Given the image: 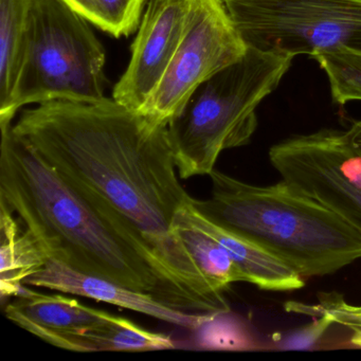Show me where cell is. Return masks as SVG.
<instances>
[{
	"label": "cell",
	"mask_w": 361,
	"mask_h": 361,
	"mask_svg": "<svg viewBox=\"0 0 361 361\" xmlns=\"http://www.w3.org/2000/svg\"><path fill=\"white\" fill-rule=\"evenodd\" d=\"M285 308L287 312L306 314L314 318L327 314L331 317L334 323H338L353 329L354 334H361V306L346 303L342 297L336 293L325 295L324 299H321L320 304L307 305V304L289 301L285 305Z\"/></svg>",
	"instance_id": "obj_19"
},
{
	"label": "cell",
	"mask_w": 361,
	"mask_h": 361,
	"mask_svg": "<svg viewBox=\"0 0 361 361\" xmlns=\"http://www.w3.org/2000/svg\"><path fill=\"white\" fill-rule=\"evenodd\" d=\"M293 59L249 47L240 61L194 90L168 124L180 179L209 176L224 151L249 143L257 107L280 85Z\"/></svg>",
	"instance_id": "obj_4"
},
{
	"label": "cell",
	"mask_w": 361,
	"mask_h": 361,
	"mask_svg": "<svg viewBox=\"0 0 361 361\" xmlns=\"http://www.w3.org/2000/svg\"><path fill=\"white\" fill-rule=\"evenodd\" d=\"M12 128L145 255L179 310L230 312L173 232L177 212L193 197L179 181L168 126L105 97L39 104Z\"/></svg>",
	"instance_id": "obj_1"
},
{
	"label": "cell",
	"mask_w": 361,
	"mask_h": 361,
	"mask_svg": "<svg viewBox=\"0 0 361 361\" xmlns=\"http://www.w3.org/2000/svg\"><path fill=\"white\" fill-rule=\"evenodd\" d=\"M312 59L326 73L336 104L361 101V51L341 48Z\"/></svg>",
	"instance_id": "obj_17"
},
{
	"label": "cell",
	"mask_w": 361,
	"mask_h": 361,
	"mask_svg": "<svg viewBox=\"0 0 361 361\" xmlns=\"http://www.w3.org/2000/svg\"><path fill=\"white\" fill-rule=\"evenodd\" d=\"M12 126H0V202L18 215L50 259L147 293L178 310L168 285L145 255L22 140Z\"/></svg>",
	"instance_id": "obj_2"
},
{
	"label": "cell",
	"mask_w": 361,
	"mask_h": 361,
	"mask_svg": "<svg viewBox=\"0 0 361 361\" xmlns=\"http://www.w3.org/2000/svg\"><path fill=\"white\" fill-rule=\"evenodd\" d=\"M348 132L353 145H355V147H356L359 153L361 154V121L353 122Z\"/></svg>",
	"instance_id": "obj_22"
},
{
	"label": "cell",
	"mask_w": 361,
	"mask_h": 361,
	"mask_svg": "<svg viewBox=\"0 0 361 361\" xmlns=\"http://www.w3.org/2000/svg\"><path fill=\"white\" fill-rule=\"evenodd\" d=\"M192 0H149L126 73L113 99L134 111L145 104L170 66L185 32Z\"/></svg>",
	"instance_id": "obj_9"
},
{
	"label": "cell",
	"mask_w": 361,
	"mask_h": 361,
	"mask_svg": "<svg viewBox=\"0 0 361 361\" xmlns=\"http://www.w3.org/2000/svg\"><path fill=\"white\" fill-rule=\"evenodd\" d=\"M248 48L224 0H192L176 54L137 113L168 126L200 84L240 61Z\"/></svg>",
	"instance_id": "obj_7"
},
{
	"label": "cell",
	"mask_w": 361,
	"mask_h": 361,
	"mask_svg": "<svg viewBox=\"0 0 361 361\" xmlns=\"http://www.w3.org/2000/svg\"><path fill=\"white\" fill-rule=\"evenodd\" d=\"M0 293L16 298L28 290L24 281L45 267L50 261L39 240L23 229L14 213L0 202Z\"/></svg>",
	"instance_id": "obj_13"
},
{
	"label": "cell",
	"mask_w": 361,
	"mask_h": 361,
	"mask_svg": "<svg viewBox=\"0 0 361 361\" xmlns=\"http://www.w3.org/2000/svg\"><path fill=\"white\" fill-rule=\"evenodd\" d=\"M333 323L331 317L327 314L317 317L316 320L310 324L281 337L278 345L282 350H310L316 345Z\"/></svg>",
	"instance_id": "obj_20"
},
{
	"label": "cell",
	"mask_w": 361,
	"mask_h": 361,
	"mask_svg": "<svg viewBox=\"0 0 361 361\" xmlns=\"http://www.w3.org/2000/svg\"><path fill=\"white\" fill-rule=\"evenodd\" d=\"M24 284L113 304L190 331L202 329L207 323L219 316L181 312L158 301L151 295L128 288L107 279L82 274L52 259L45 267L28 276Z\"/></svg>",
	"instance_id": "obj_10"
},
{
	"label": "cell",
	"mask_w": 361,
	"mask_h": 361,
	"mask_svg": "<svg viewBox=\"0 0 361 361\" xmlns=\"http://www.w3.org/2000/svg\"><path fill=\"white\" fill-rule=\"evenodd\" d=\"M98 3L105 32L119 39L130 37L139 28L145 0H98Z\"/></svg>",
	"instance_id": "obj_18"
},
{
	"label": "cell",
	"mask_w": 361,
	"mask_h": 361,
	"mask_svg": "<svg viewBox=\"0 0 361 361\" xmlns=\"http://www.w3.org/2000/svg\"><path fill=\"white\" fill-rule=\"evenodd\" d=\"M35 0H0V111L9 104L20 73Z\"/></svg>",
	"instance_id": "obj_15"
},
{
	"label": "cell",
	"mask_w": 361,
	"mask_h": 361,
	"mask_svg": "<svg viewBox=\"0 0 361 361\" xmlns=\"http://www.w3.org/2000/svg\"><path fill=\"white\" fill-rule=\"evenodd\" d=\"M285 183L339 215L361 235V154L348 130L289 137L269 151Z\"/></svg>",
	"instance_id": "obj_8"
},
{
	"label": "cell",
	"mask_w": 361,
	"mask_h": 361,
	"mask_svg": "<svg viewBox=\"0 0 361 361\" xmlns=\"http://www.w3.org/2000/svg\"><path fill=\"white\" fill-rule=\"evenodd\" d=\"M98 352H147L176 348L172 338L147 331L123 317L113 314L96 336Z\"/></svg>",
	"instance_id": "obj_16"
},
{
	"label": "cell",
	"mask_w": 361,
	"mask_h": 361,
	"mask_svg": "<svg viewBox=\"0 0 361 361\" xmlns=\"http://www.w3.org/2000/svg\"><path fill=\"white\" fill-rule=\"evenodd\" d=\"M193 204L213 223L251 240L303 278L331 274L361 259V235L320 202L284 180L255 185L221 171Z\"/></svg>",
	"instance_id": "obj_3"
},
{
	"label": "cell",
	"mask_w": 361,
	"mask_h": 361,
	"mask_svg": "<svg viewBox=\"0 0 361 361\" xmlns=\"http://www.w3.org/2000/svg\"><path fill=\"white\" fill-rule=\"evenodd\" d=\"M350 341H352V343L354 344V345L361 348V334H354Z\"/></svg>",
	"instance_id": "obj_23"
},
{
	"label": "cell",
	"mask_w": 361,
	"mask_h": 361,
	"mask_svg": "<svg viewBox=\"0 0 361 361\" xmlns=\"http://www.w3.org/2000/svg\"><path fill=\"white\" fill-rule=\"evenodd\" d=\"M172 229L213 288L223 293L232 283L247 282L227 250L192 221L185 206L177 212Z\"/></svg>",
	"instance_id": "obj_14"
},
{
	"label": "cell",
	"mask_w": 361,
	"mask_h": 361,
	"mask_svg": "<svg viewBox=\"0 0 361 361\" xmlns=\"http://www.w3.org/2000/svg\"><path fill=\"white\" fill-rule=\"evenodd\" d=\"M5 314L14 324L61 348L69 336L102 324L111 316L65 295H46L29 288L7 304Z\"/></svg>",
	"instance_id": "obj_11"
},
{
	"label": "cell",
	"mask_w": 361,
	"mask_h": 361,
	"mask_svg": "<svg viewBox=\"0 0 361 361\" xmlns=\"http://www.w3.org/2000/svg\"><path fill=\"white\" fill-rule=\"evenodd\" d=\"M92 23L64 0H35L20 73L0 126L20 107L50 101L94 102L105 98V49Z\"/></svg>",
	"instance_id": "obj_5"
},
{
	"label": "cell",
	"mask_w": 361,
	"mask_h": 361,
	"mask_svg": "<svg viewBox=\"0 0 361 361\" xmlns=\"http://www.w3.org/2000/svg\"><path fill=\"white\" fill-rule=\"evenodd\" d=\"M64 1L71 6L75 11L82 14L86 20H90L92 25L103 30L104 22H103L98 0H64Z\"/></svg>",
	"instance_id": "obj_21"
},
{
	"label": "cell",
	"mask_w": 361,
	"mask_h": 361,
	"mask_svg": "<svg viewBox=\"0 0 361 361\" xmlns=\"http://www.w3.org/2000/svg\"><path fill=\"white\" fill-rule=\"evenodd\" d=\"M249 47L297 56L361 51V0H224Z\"/></svg>",
	"instance_id": "obj_6"
},
{
	"label": "cell",
	"mask_w": 361,
	"mask_h": 361,
	"mask_svg": "<svg viewBox=\"0 0 361 361\" xmlns=\"http://www.w3.org/2000/svg\"><path fill=\"white\" fill-rule=\"evenodd\" d=\"M193 200L185 206L190 219L227 250L247 282L272 291L297 290L304 286L303 276L293 268L251 240L207 219L194 206Z\"/></svg>",
	"instance_id": "obj_12"
}]
</instances>
